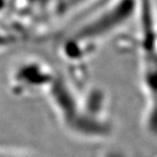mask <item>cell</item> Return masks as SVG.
I'll return each mask as SVG.
<instances>
[{
	"instance_id": "obj_1",
	"label": "cell",
	"mask_w": 157,
	"mask_h": 157,
	"mask_svg": "<svg viewBox=\"0 0 157 157\" xmlns=\"http://www.w3.org/2000/svg\"><path fill=\"white\" fill-rule=\"evenodd\" d=\"M111 157H118V156H111Z\"/></svg>"
}]
</instances>
